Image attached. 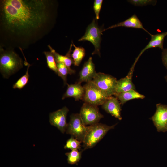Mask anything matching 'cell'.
Segmentation results:
<instances>
[{
    "label": "cell",
    "instance_id": "obj_1",
    "mask_svg": "<svg viewBox=\"0 0 167 167\" xmlns=\"http://www.w3.org/2000/svg\"><path fill=\"white\" fill-rule=\"evenodd\" d=\"M52 5L46 0H1L0 34L5 46L24 49L46 34Z\"/></svg>",
    "mask_w": 167,
    "mask_h": 167
},
{
    "label": "cell",
    "instance_id": "obj_2",
    "mask_svg": "<svg viewBox=\"0 0 167 167\" xmlns=\"http://www.w3.org/2000/svg\"><path fill=\"white\" fill-rule=\"evenodd\" d=\"M0 48V70L4 77L8 78L23 67L21 58L11 49Z\"/></svg>",
    "mask_w": 167,
    "mask_h": 167
},
{
    "label": "cell",
    "instance_id": "obj_3",
    "mask_svg": "<svg viewBox=\"0 0 167 167\" xmlns=\"http://www.w3.org/2000/svg\"><path fill=\"white\" fill-rule=\"evenodd\" d=\"M117 125L109 126L101 123L91 125L83 142L84 149L91 148L95 146L110 130L114 128Z\"/></svg>",
    "mask_w": 167,
    "mask_h": 167
},
{
    "label": "cell",
    "instance_id": "obj_4",
    "mask_svg": "<svg viewBox=\"0 0 167 167\" xmlns=\"http://www.w3.org/2000/svg\"><path fill=\"white\" fill-rule=\"evenodd\" d=\"M90 127L91 126H86L84 124L79 114H73L70 116L66 132L83 143Z\"/></svg>",
    "mask_w": 167,
    "mask_h": 167
},
{
    "label": "cell",
    "instance_id": "obj_5",
    "mask_svg": "<svg viewBox=\"0 0 167 167\" xmlns=\"http://www.w3.org/2000/svg\"><path fill=\"white\" fill-rule=\"evenodd\" d=\"M84 86L85 92L83 100L85 103L97 106L102 105L109 97L92 80Z\"/></svg>",
    "mask_w": 167,
    "mask_h": 167
},
{
    "label": "cell",
    "instance_id": "obj_6",
    "mask_svg": "<svg viewBox=\"0 0 167 167\" xmlns=\"http://www.w3.org/2000/svg\"><path fill=\"white\" fill-rule=\"evenodd\" d=\"M103 30L99 27L95 19H94L87 27L85 34L78 41H90L95 47V50L92 54H97L100 57L101 35L102 34Z\"/></svg>",
    "mask_w": 167,
    "mask_h": 167
},
{
    "label": "cell",
    "instance_id": "obj_7",
    "mask_svg": "<svg viewBox=\"0 0 167 167\" xmlns=\"http://www.w3.org/2000/svg\"><path fill=\"white\" fill-rule=\"evenodd\" d=\"M116 78L104 73L99 72L92 79V82L109 97L115 94Z\"/></svg>",
    "mask_w": 167,
    "mask_h": 167
},
{
    "label": "cell",
    "instance_id": "obj_8",
    "mask_svg": "<svg viewBox=\"0 0 167 167\" xmlns=\"http://www.w3.org/2000/svg\"><path fill=\"white\" fill-rule=\"evenodd\" d=\"M79 114L86 126L97 124L103 118V115L100 112L98 106L85 102L82 106Z\"/></svg>",
    "mask_w": 167,
    "mask_h": 167
},
{
    "label": "cell",
    "instance_id": "obj_9",
    "mask_svg": "<svg viewBox=\"0 0 167 167\" xmlns=\"http://www.w3.org/2000/svg\"><path fill=\"white\" fill-rule=\"evenodd\" d=\"M156 107V111L150 119L158 132L167 131V105L159 103Z\"/></svg>",
    "mask_w": 167,
    "mask_h": 167
},
{
    "label": "cell",
    "instance_id": "obj_10",
    "mask_svg": "<svg viewBox=\"0 0 167 167\" xmlns=\"http://www.w3.org/2000/svg\"><path fill=\"white\" fill-rule=\"evenodd\" d=\"M69 111L68 108L64 106L61 109L51 113L49 115V121L52 126L57 127L62 133L66 131L68 124L66 117Z\"/></svg>",
    "mask_w": 167,
    "mask_h": 167
},
{
    "label": "cell",
    "instance_id": "obj_11",
    "mask_svg": "<svg viewBox=\"0 0 167 167\" xmlns=\"http://www.w3.org/2000/svg\"><path fill=\"white\" fill-rule=\"evenodd\" d=\"M96 74L92 58L90 57L85 63L80 72L79 77L78 83L80 84L83 82L87 83L92 81Z\"/></svg>",
    "mask_w": 167,
    "mask_h": 167
},
{
    "label": "cell",
    "instance_id": "obj_12",
    "mask_svg": "<svg viewBox=\"0 0 167 167\" xmlns=\"http://www.w3.org/2000/svg\"><path fill=\"white\" fill-rule=\"evenodd\" d=\"M102 107L112 116L119 120H122L121 104L116 97L113 96L109 97L102 105Z\"/></svg>",
    "mask_w": 167,
    "mask_h": 167
},
{
    "label": "cell",
    "instance_id": "obj_13",
    "mask_svg": "<svg viewBox=\"0 0 167 167\" xmlns=\"http://www.w3.org/2000/svg\"><path fill=\"white\" fill-rule=\"evenodd\" d=\"M67 90L64 94L62 100L68 97H73L75 101L83 99L85 94V88L81 84H67Z\"/></svg>",
    "mask_w": 167,
    "mask_h": 167
},
{
    "label": "cell",
    "instance_id": "obj_14",
    "mask_svg": "<svg viewBox=\"0 0 167 167\" xmlns=\"http://www.w3.org/2000/svg\"><path fill=\"white\" fill-rule=\"evenodd\" d=\"M133 71L132 70H130L128 75L125 77L117 80L115 94L131 90H135V85L132 81Z\"/></svg>",
    "mask_w": 167,
    "mask_h": 167
},
{
    "label": "cell",
    "instance_id": "obj_15",
    "mask_svg": "<svg viewBox=\"0 0 167 167\" xmlns=\"http://www.w3.org/2000/svg\"><path fill=\"white\" fill-rule=\"evenodd\" d=\"M72 46V44H71L68 51L65 55L63 56L57 52L50 45H48L50 51L54 56L56 63H62L65 65L67 67L69 71V73L70 75L75 73V70L72 69L71 67L72 64L74 63L73 61L71 54L72 51L71 50Z\"/></svg>",
    "mask_w": 167,
    "mask_h": 167
},
{
    "label": "cell",
    "instance_id": "obj_16",
    "mask_svg": "<svg viewBox=\"0 0 167 167\" xmlns=\"http://www.w3.org/2000/svg\"><path fill=\"white\" fill-rule=\"evenodd\" d=\"M119 27L142 29L146 31L150 36L152 35L144 28L142 23L135 14L124 21L112 25L107 28L104 29L103 31L109 29Z\"/></svg>",
    "mask_w": 167,
    "mask_h": 167
},
{
    "label": "cell",
    "instance_id": "obj_17",
    "mask_svg": "<svg viewBox=\"0 0 167 167\" xmlns=\"http://www.w3.org/2000/svg\"><path fill=\"white\" fill-rule=\"evenodd\" d=\"M167 35V32H165L155 35H151V40L148 43L143 49L135 59L137 61L140 56L144 51L150 48L158 47L162 50L164 49L163 43L165 37Z\"/></svg>",
    "mask_w": 167,
    "mask_h": 167
},
{
    "label": "cell",
    "instance_id": "obj_18",
    "mask_svg": "<svg viewBox=\"0 0 167 167\" xmlns=\"http://www.w3.org/2000/svg\"><path fill=\"white\" fill-rule=\"evenodd\" d=\"M119 101L121 105H122L127 101L134 99H143L144 95L140 94L134 90H131L125 92L116 94L114 95Z\"/></svg>",
    "mask_w": 167,
    "mask_h": 167
},
{
    "label": "cell",
    "instance_id": "obj_19",
    "mask_svg": "<svg viewBox=\"0 0 167 167\" xmlns=\"http://www.w3.org/2000/svg\"><path fill=\"white\" fill-rule=\"evenodd\" d=\"M73 45L75 48L71 54V56L73 60L74 65L75 66H79L85 56V51L84 48L76 47L73 43Z\"/></svg>",
    "mask_w": 167,
    "mask_h": 167
},
{
    "label": "cell",
    "instance_id": "obj_20",
    "mask_svg": "<svg viewBox=\"0 0 167 167\" xmlns=\"http://www.w3.org/2000/svg\"><path fill=\"white\" fill-rule=\"evenodd\" d=\"M82 152L78 150H71L70 152H66L65 155L67 156V162L71 165L77 164L81 158Z\"/></svg>",
    "mask_w": 167,
    "mask_h": 167
},
{
    "label": "cell",
    "instance_id": "obj_21",
    "mask_svg": "<svg viewBox=\"0 0 167 167\" xmlns=\"http://www.w3.org/2000/svg\"><path fill=\"white\" fill-rule=\"evenodd\" d=\"M27 65V67L25 74L20 78L13 85V88L21 89L24 87L28 82L29 77L28 70L30 65L28 63Z\"/></svg>",
    "mask_w": 167,
    "mask_h": 167
},
{
    "label": "cell",
    "instance_id": "obj_22",
    "mask_svg": "<svg viewBox=\"0 0 167 167\" xmlns=\"http://www.w3.org/2000/svg\"><path fill=\"white\" fill-rule=\"evenodd\" d=\"M44 53L46 57L48 67L58 74L57 64L52 53L51 51H45Z\"/></svg>",
    "mask_w": 167,
    "mask_h": 167
},
{
    "label": "cell",
    "instance_id": "obj_23",
    "mask_svg": "<svg viewBox=\"0 0 167 167\" xmlns=\"http://www.w3.org/2000/svg\"><path fill=\"white\" fill-rule=\"evenodd\" d=\"M58 74L62 79L64 85L68 84L67 82V77L69 74L67 67L63 63H57Z\"/></svg>",
    "mask_w": 167,
    "mask_h": 167
},
{
    "label": "cell",
    "instance_id": "obj_24",
    "mask_svg": "<svg viewBox=\"0 0 167 167\" xmlns=\"http://www.w3.org/2000/svg\"><path fill=\"white\" fill-rule=\"evenodd\" d=\"M82 142L76 139L72 136L66 141L64 146L65 149H69L71 150H78L81 148Z\"/></svg>",
    "mask_w": 167,
    "mask_h": 167
},
{
    "label": "cell",
    "instance_id": "obj_25",
    "mask_svg": "<svg viewBox=\"0 0 167 167\" xmlns=\"http://www.w3.org/2000/svg\"><path fill=\"white\" fill-rule=\"evenodd\" d=\"M128 1L135 6H142L149 4L154 5L157 2L156 0H131Z\"/></svg>",
    "mask_w": 167,
    "mask_h": 167
},
{
    "label": "cell",
    "instance_id": "obj_26",
    "mask_svg": "<svg viewBox=\"0 0 167 167\" xmlns=\"http://www.w3.org/2000/svg\"><path fill=\"white\" fill-rule=\"evenodd\" d=\"M102 0H95L93 4V9L96 15V19L98 20L99 18V14L101 10Z\"/></svg>",
    "mask_w": 167,
    "mask_h": 167
},
{
    "label": "cell",
    "instance_id": "obj_27",
    "mask_svg": "<svg viewBox=\"0 0 167 167\" xmlns=\"http://www.w3.org/2000/svg\"><path fill=\"white\" fill-rule=\"evenodd\" d=\"M162 59L165 66L167 69V48L164 49L162 50Z\"/></svg>",
    "mask_w": 167,
    "mask_h": 167
},
{
    "label": "cell",
    "instance_id": "obj_28",
    "mask_svg": "<svg viewBox=\"0 0 167 167\" xmlns=\"http://www.w3.org/2000/svg\"><path fill=\"white\" fill-rule=\"evenodd\" d=\"M165 79L166 81L167 82V75L166 76H165Z\"/></svg>",
    "mask_w": 167,
    "mask_h": 167
}]
</instances>
